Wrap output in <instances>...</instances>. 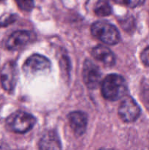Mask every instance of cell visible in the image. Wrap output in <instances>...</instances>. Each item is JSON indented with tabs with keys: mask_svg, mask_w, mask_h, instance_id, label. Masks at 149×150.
Instances as JSON below:
<instances>
[{
	"mask_svg": "<svg viewBox=\"0 0 149 150\" xmlns=\"http://www.w3.org/2000/svg\"><path fill=\"white\" fill-rule=\"evenodd\" d=\"M18 71L17 64L15 62H8L3 66L1 72V83L3 89L11 92L17 83Z\"/></svg>",
	"mask_w": 149,
	"mask_h": 150,
	"instance_id": "cell-6",
	"label": "cell"
},
{
	"mask_svg": "<svg viewBox=\"0 0 149 150\" xmlns=\"http://www.w3.org/2000/svg\"><path fill=\"white\" fill-rule=\"evenodd\" d=\"M94 13L98 16H108L112 13V7L108 0H99L94 7Z\"/></svg>",
	"mask_w": 149,
	"mask_h": 150,
	"instance_id": "cell-12",
	"label": "cell"
},
{
	"mask_svg": "<svg viewBox=\"0 0 149 150\" xmlns=\"http://www.w3.org/2000/svg\"><path fill=\"white\" fill-rule=\"evenodd\" d=\"M101 91L105 99L118 100L127 95V83L124 77L120 75L110 74L102 81Z\"/></svg>",
	"mask_w": 149,
	"mask_h": 150,
	"instance_id": "cell-1",
	"label": "cell"
},
{
	"mask_svg": "<svg viewBox=\"0 0 149 150\" xmlns=\"http://www.w3.org/2000/svg\"><path fill=\"white\" fill-rule=\"evenodd\" d=\"M36 119L24 111H17L7 119V125L10 130L18 133H26L32 130Z\"/></svg>",
	"mask_w": 149,
	"mask_h": 150,
	"instance_id": "cell-3",
	"label": "cell"
},
{
	"mask_svg": "<svg viewBox=\"0 0 149 150\" xmlns=\"http://www.w3.org/2000/svg\"><path fill=\"white\" fill-rule=\"evenodd\" d=\"M41 149H61V142L56 133L53 131H48L45 133L39 142Z\"/></svg>",
	"mask_w": 149,
	"mask_h": 150,
	"instance_id": "cell-11",
	"label": "cell"
},
{
	"mask_svg": "<svg viewBox=\"0 0 149 150\" xmlns=\"http://www.w3.org/2000/svg\"><path fill=\"white\" fill-rule=\"evenodd\" d=\"M31 39L32 35L28 31H16L9 37L6 42V47L11 51H17L27 45Z\"/></svg>",
	"mask_w": 149,
	"mask_h": 150,
	"instance_id": "cell-8",
	"label": "cell"
},
{
	"mask_svg": "<svg viewBox=\"0 0 149 150\" xmlns=\"http://www.w3.org/2000/svg\"><path fill=\"white\" fill-rule=\"evenodd\" d=\"M83 79L89 89H96L101 83L102 73L97 65L90 60H86L83 64Z\"/></svg>",
	"mask_w": 149,
	"mask_h": 150,
	"instance_id": "cell-7",
	"label": "cell"
},
{
	"mask_svg": "<svg viewBox=\"0 0 149 150\" xmlns=\"http://www.w3.org/2000/svg\"><path fill=\"white\" fill-rule=\"evenodd\" d=\"M140 59L145 65L149 67V46L143 50L140 55Z\"/></svg>",
	"mask_w": 149,
	"mask_h": 150,
	"instance_id": "cell-16",
	"label": "cell"
},
{
	"mask_svg": "<svg viewBox=\"0 0 149 150\" xmlns=\"http://www.w3.org/2000/svg\"><path fill=\"white\" fill-rule=\"evenodd\" d=\"M91 31L93 37L108 45H115L121 40L118 29L106 21L94 22L91 25Z\"/></svg>",
	"mask_w": 149,
	"mask_h": 150,
	"instance_id": "cell-2",
	"label": "cell"
},
{
	"mask_svg": "<svg viewBox=\"0 0 149 150\" xmlns=\"http://www.w3.org/2000/svg\"><path fill=\"white\" fill-rule=\"evenodd\" d=\"M18 7L23 11L30 12L34 6V0H15Z\"/></svg>",
	"mask_w": 149,
	"mask_h": 150,
	"instance_id": "cell-13",
	"label": "cell"
},
{
	"mask_svg": "<svg viewBox=\"0 0 149 150\" xmlns=\"http://www.w3.org/2000/svg\"><path fill=\"white\" fill-rule=\"evenodd\" d=\"M2 1V0H0V1Z\"/></svg>",
	"mask_w": 149,
	"mask_h": 150,
	"instance_id": "cell-17",
	"label": "cell"
},
{
	"mask_svg": "<svg viewBox=\"0 0 149 150\" xmlns=\"http://www.w3.org/2000/svg\"><path fill=\"white\" fill-rule=\"evenodd\" d=\"M17 18L16 15L14 14H8L4 15L0 17V27H3V26H7L8 25L11 24Z\"/></svg>",
	"mask_w": 149,
	"mask_h": 150,
	"instance_id": "cell-15",
	"label": "cell"
},
{
	"mask_svg": "<svg viewBox=\"0 0 149 150\" xmlns=\"http://www.w3.org/2000/svg\"><path fill=\"white\" fill-rule=\"evenodd\" d=\"M141 113L140 106L130 96H124L119 108L118 115L125 122H133L139 118Z\"/></svg>",
	"mask_w": 149,
	"mask_h": 150,
	"instance_id": "cell-4",
	"label": "cell"
},
{
	"mask_svg": "<svg viewBox=\"0 0 149 150\" xmlns=\"http://www.w3.org/2000/svg\"><path fill=\"white\" fill-rule=\"evenodd\" d=\"M51 65V62L47 57L39 54H34L26 60L23 65V70L26 74L34 75L49 71Z\"/></svg>",
	"mask_w": 149,
	"mask_h": 150,
	"instance_id": "cell-5",
	"label": "cell"
},
{
	"mask_svg": "<svg viewBox=\"0 0 149 150\" xmlns=\"http://www.w3.org/2000/svg\"><path fill=\"white\" fill-rule=\"evenodd\" d=\"M112 1L116 2L117 4H121L127 7H130V8L139 7L145 2V0H112Z\"/></svg>",
	"mask_w": 149,
	"mask_h": 150,
	"instance_id": "cell-14",
	"label": "cell"
},
{
	"mask_svg": "<svg viewBox=\"0 0 149 150\" xmlns=\"http://www.w3.org/2000/svg\"><path fill=\"white\" fill-rule=\"evenodd\" d=\"M91 54L93 58L103 63L105 66L111 67L115 63V57L112 51L106 46L99 45L93 48Z\"/></svg>",
	"mask_w": 149,
	"mask_h": 150,
	"instance_id": "cell-10",
	"label": "cell"
},
{
	"mask_svg": "<svg viewBox=\"0 0 149 150\" xmlns=\"http://www.w3.org/2000/svg\"><path fill=\"white\" fill-rule=\"evenodd\" d=\"M68 119L70 127L76 136H82L86 132L88 119L85 113L82 111H73L69 114Z\"/></svg>",
	"mask_w": 149,
	"mask_h": 150,
	"instance_id": "cell-9",
	"label": "cell"
}]
</instances>
